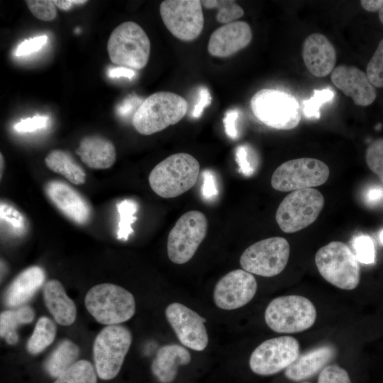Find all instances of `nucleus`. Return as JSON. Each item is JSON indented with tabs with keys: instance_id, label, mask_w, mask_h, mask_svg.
Masks as SVG:
<instances>
[{
	"instance_id": "obj_1",
	"label": "nucleus",
	"mask_w": 383,
	"mask_h": 383,
	"mask_svg": "<svg viewBox=\"0 0 383 383\" xmlns=\"http://www.w3.org/2000/svg\"><path fill=\"white\" fill-rule=\"evenodd\" d=\"M188 109L187 100L170 91H157L143 101L133 114L132 123L140 134L152 135L179 122Z\"/></svg>"
},
{
	"instance_id": "obj_2",
	"label": "nucleus",
	"mask_w": 383,
	"mask_h": 383,
	"mask_svg": "<svg viewBox=\"0 0 383 383\" xmlns=\"http://www.w3.org/2000/svg\"><path fill=\"white\" fill-rule=\"evenodd\" d=\"M200 165L192 155L179 152L159 162L148 177L151 189L162 198L177 197L194 186Z\"/></svg>"
},
{
	"instance_id": "obj_3",
	"label": "nucleus",
	"mask_w": 383,
	"mask_h": 383,
	"mask_svg": "<svg viewBox=\"0 0 383 383\" xmlns=\"http://www.w3.org/2000/svg\"><path fill=\"white\" fill-rule=\"evenodd\" d=\"M85 306L95 320L107 326L118 325L135 313L133 294L113 284L103 283L91 288L84 299Z\"/></svg>"
},
{
	"instance_id": "obj_4",
	"label": "nucleus",
	"mask_w": 383,
	"mask_h": 383,
	"mask_svg": "<svg viewBox=\"0 0 383 383\" xmlns=\"http://www.w3.org/2000/svg\"><path fill=\"white\" fill-rule=\"evenodd\" d=\"M107 51L113 63L132 70H141L150 58V41L140 25L126 21L111 32Z\"/></svg>"
},
{
	"instance_id": "obj_5",
	"label": "nucleus",
	"mask_w": 383,
	"mask_h": 383,
	"mask_svg": "<svg viewBox=\"0 0 383 383\" xmlns=\"http://www.w3.org/2000/svg\"><path fill=\"white\" fill-rule=\"evenodd\" d=\"M315 262L320 274L328 282L344 290L356 288L360 269L355 255L340 241H332L316 253Z\"/></svg>"
},
{
	"instance_id": "obj_6",
	"label": "nucleus",
	"mask_w": 383,
	"mask_h": 383,
	"mask_svg": "<svg viewBox=\"0 0 383 383\" xmlns=\"http://www.w3.org/2000/svg\"><path fill=\"white\" fill-rule=\"evenodd\" d=\"M316 319V309L307 298L286 295L272 299L265 311L268 327L276 333H294L311 328Z\"/></svg>"
},
{
	"instance_id": "obj_7",
	"label": "nucleus",
	"mask_w": 383,
	"mask_h": 383,
	"mask_svg": "<svg viewBox=\"0 0 383 383\" xmlns=\"http://www.w3.org/2000/svg\"><path fill=\"white\" fill-rule=\"evenodd\" d=\"M250 107L255 116L265 125L278 130L296 128L301 120V110L296 99L286 91L265 88L251 99Z\"/></svg>"
},
{
	"instance_id": "obj_8",
	"label": "nucleus",
	"mask_w": 383,
	"mask_h": 383,
	"mask_svg": "<svg viewBox=\"0 0 383 383\" xmlns=\"http://www.w3.org/2000/svg\"><path fill=\"white\" fill-rule=\"evenodd\" d=\"M323 206V196L317 189L309 188L293 191L279 205L275 219L283 232L295 233L313 223Z\"/></svg>"
},
{
	"instance_id": "obj_9",
	"label": "nucleus",
	"mask_w": 383,
	"mask_h": 383,
	"mask_svg": "<svg viewBox=\"0 0 383 383\" xmlns=\"http://www.w3.org/2000/svg\"><path fill=\"white\" fill-rule=\"evenodd\" d=\"M132 342L130 331L120 325L107 326L96 337L94 360L98 376L105 380L119 372Z\"/></svg>"
},
{
	"instance_id": "obj_10",
	"label": "nucleus",
	"mask_w": 383,
	"mask_h": 383,
	"mask_svg": "<svg viewBox=\"0 0 383 383\" xmlns=\"http://www.w3.org/2000/svg\"><path fill=\"white\" fill-rule=\"evenodd\" d=\"M208 221L199 211L184 213L175 223L167 238V255L175 264L190 260L206 237Z\"/></svg>"
},
{
	"instance_id": "obj_11",
	"label": "nucleus",
	"mask_w": 383,
	"mask_h": 383,
	"mask_svg": "<svg viewBox=\"0 0 383 383\" xmlns=\"http://www.w3.org/2000/svg\"><path fill=\"white\" fill-rule=\"evenodd\" d=\"M329 173L327 165L318 159H294L282 163L275 170L271 178V185L280 192L312 188L324 184Z\"/></svg>"
},
{
	"instance_id": "obj_12",
	"label": "nucleus",
	"mask_w": 383,
	"mask_h": 383,
	"mask_svg": "<svg viewBox=\"0 0 383 383\" xmlns=\"http://www.w3.org/2000/svg\"><path fill=\"white\" fill-rule=\"evenodd\" d=\"M289 252V244L285 238L272 237L247 248L240 256V264L243 270L251 274L274 277L287 266Z\"/></svg>"
},
{
	"instance_id": "obj_13",
	"label": "nucleus",
	"mask_w": 383,
	"mask_h": 383,
	"mask_svg": "<svg viewBox=\"0 0 383 383\" xmlns=\"http://www.w3.org/2000/svg\"><path fill=\"white\" fill-rule=\"evenodd\" d=\"M160 13L167 30L180 40L193 41L203 30L201 1L165 0L160 4Z\"/></svg>"
},
{
	"instance_id": "obj_14",
	"label": "nucleus",
	"mask_w": 383,
	"mask_h": 383,
	"mask_svg": "<svg viewBox=\"0 0 383 383\" xmlns=\"http://www.w3.org/2000/svg\"><path fill=\"white\" fill-rule=\"evenodd\" d=\"M298 340L289 335L268 339L252 353L249 365L251 370L261 376H270L287 369L299 356Z\"/></svg>"
},
{
	"instance_id": "obj_15",
	"label": "nucleus",
	"mask_w": 383,
	"mask_h": 383,
	"mask_svg": "<svg viewBox=\"0 0 383 383\" xmlns=\"http://www.w3.org/2000/svg\"><path fill=\"white\" fill-rule=\"evenodd\" d=\"M166 318L180 343L193 350L202 351L209 339L206 319L180 303H172L165 310Z\"/></svg>"
},
{
	"instance_id": "obj_16",
	"label": "nucleus",
	"mask_w": 383,
	"mask_h": 383,
	"mask_svg": "<svg viewBox=\"0 0 383 383\" xmlns=\"http://www.w3.org/2000/svg\"><path fill=\"white\" fill-rule=\"evenodd\" d=\"M257 289L256 279L252 274L242 270H234L216 283L213 291L216 305L224 310L240 308L250 302Z\"/></svg>"
},
{
	"instance_id": "obj_17",
	"label": "nucleus",
	"mask_w": 383,
	"mask_h": 383,
	"mask_svg": "<svg viewBox=\"0 0 383 383\" xmlns=\"http://www.w3.org/2000/svg\"><path fill=\"white\" fill-rule=\"evenodd\" d=\"M331 79L334 85L352 98L357 106H367L377 97L376 88L366 72L355 66L340 65L336 67L331 72Z\"/></svg>"
},
{
	"instance_id": "obj_18",
	"label": "nucleus",
	"mask_w": 383,
	"mask_h": 383,
	"mask_svg": "<svg viewBox=\"0 0 383 383\" xmlns=\"http://www.w3.org/2000/svg\"><path fill=\"white\" fill-rule=\"evenodd\" d=\"M252 38L250 25L242 21L219 27L211 35L208 51L217 57H227L247 47Z\"/></svg>"
},
{
	"instance_id": "obj_19",
	"label": "nucleus",
	"mask_w": 383,
	"mask_h": 383,
	"mask_svg": "<svg viewBox=\"0 0 383 383\" xmlns=\"http://www.w3.org/2000/svg\"><path fill=\"white\" fill-rule=\"evenodd\" d=\"M45 192L52 203L67 218L82 225L88 222L91 209L85 199L73 187L61 181H50Z\"/></svg>"
},
{
	"instance_id": "obj_20",
	"label": "nucleus",
	"mask_w": 383,
	"mask_h": 383,
	"mask_svg": "<svg viewBox=\"0 0 383 383\" xmlns=\"http://www.w3.org/2000/svg\"><path fill=\"white\" fill-rule=\"evenodd\" d=\"M302 57L308 70L314 76L323 77L334 70L336 52L332 43L324 35H309L302 46Z\"/></svg>"
},
{
	"instance_id": "obj_21",
	"label": "nucleus",
	"mask_w": 383,
	"mask_h": 383,
	"mask_svg": "<svg viewBox=\"0 0 383 383\" xmlns=\"http://www.w3.org/2000/svg\"><path fill=\"white\" fill-rule=\"evenodd\" d=\"M332 345H322L301 355L285 369L286 377L294 382L306 379L321 371L335 355Z\"/></svg>"
},
{
	"instance_id": "obj_22",
	"label": "nucleus",
	"mask_w": 383,
	"mask_h": 383,
	"mask_svg": "<svg viewBox=\"0 0 383 383\" xmlns=\"http://www.w3.org/2000/svg\"><path fill=\"white\" fill-rule=\"evenodd\" d=\"M76 152L86 165L96 170L111 167L116 158L114 145L109 139L99 135L84 137Z\"/></svg>"
},
{
	"instance_id": "obj_23",
	"label": "nucleus",
	"mask_w": 383,
	"mask_h": 383,
	"mask_svg": "<svg viewBox=\"0 0 383 383\" xmlns=\"http://www.w3.org/2000/svg\"><path fill=\"white\" fill-rule=\"evenodd\" d=\"M191 359L189 352L184 347L165 345L157 350L151 370L160 382L171 383L177 374L178 367L188 365Z\"/></svg>"
},
{
	"instance_id": "obj_24",
	"label": "nucleus",
	"mask_w": 383,
	"mask_h": 383,
	"mask_svg": "<svg viewBox=\"0 0 383 383\" xmlns=\"http://www.w3.org/2000/svg\"><path fill=\"white\" fill-rule=\"evenodd\" d=\"M43 299L47 309L57 323L69 326L74 323L77 314L75 304L59 281L51 279L45 283Z\"/></svg>"
},
{
	"instance_id": "obj_25",
	"label": "nucleus",
	"mask_w": 383,
	"mask_h": 383,
	"mask_svg": "<svg viewBox=\"0 0 383 383\" xmlns=\"http://www.w3.org/2000/svg\"><path fill=\"white\" fill-rule=\"evenodd\" d=\"M44 280V270L38 266L23 270L9 287L5 296L6 304L17 306L25 304L41 287Z\"/></svg>"
},
{
	"instance_id": "obj_26",
	"label": "nucleus",
	"mask_w": 383,
	"mask_h": 383,
	"mask_svg": "<svg viewBox=\"0 0 383 383\" xmlns=\"http://www.w3.org/2000/svg\"><path fill=\"white\" fill-rule=\"evenodd\" d=\"M45 162L50 170L61 174L72 184L79 185L85 183L84 170L67 152L54 150L45 157Z\"/></svg>"
},
{
	"instance_id": "obj_27",
	"label": "nucleus",
	"mask_w": 383,
	"mask_h": 383,
	"mask_svg": "<svg viewBox=\"0 0 383 383\" xmlns=\"http://www.w3.org/2000/svg\"><path fill=\"white\" fill-rule=\"evenodd\" d=\"M78 346L69 340H62L53 350L45 363L47 372L58 377L70 368L78 358Z\"/></svg>"
},
{
	"instance_id": "obj_28",
	"label": "nucleus",
	"mask_w": 383,
	"mask_h": 383,
	"mask_svg": "<svg viewBox=\"0 0 383 383\" xmlns=\"http://www.w3.org/2000/svg\"><path fill=\"white\" fill-rule=\"evenodd\" d=\"M34 311L29 306H22L14 311H6L0 315V334L9 345L18 340L16 329L18 326L32 322Z\"/></svg>"
},
{
	"instance_id": "obj_29",
	"label": "nucleus",
	"mask_w": 383,
	"mask_h": 383,
	"mask_svg": "<svg viewBox=\"0 0 383 383\" xmlns=\"http://www.w3.org/2000/svg\"><path fill=\"white\" fill-rule=\"evenodd\" d=\"M55 335V323L45 316L40 317L28 341V351L33 355L41 353L53 342Z\"/></svg>"
},
{
	"instance_id": "obj_30",
	"label": "nucleus",
	"mask_w": 383,
	"mask_h": 383,
	"mask_svg": "<svg viewBox=\"0 0 383 383\" xmlns=\"http://www.w3.org/2000/svg\"><path fill=\"white\" fill-rule=\"evenodd\" d=\"M96 374L93 365L87 360L77 361L62 374L54 383H96Z\"/></svg>"
},
{
	"instance_id": "obj_31",
	"label": "nucleus",
	"mask_w": 383,
	"mask_h": 383,
	"mask_svg": "<svg viewBox=\"0 0 383 383\" xmlns=\"http://www.w3.org/2000/svg\"><path fill=\"white\" fill-rule=\"evenodd\" d=\"M119 215L118 228L117 238L127 240L129 235L133 233L132 224L136 221L135 216L138 206V204L129 199L121 201L116 204Z\"/></svg>"
},
{
	"instance_id": "obj_32",
	"label": "nucleus",
	"mask_w": 383,
	"mask_h": 383,
	"mask_svg": "<svg viewBox=\"0 0 383 383\" xmlns=\"http://www.w3.org/2000/svg\"><path fill=\"white\" fill-rule=\"evenodd\" d=\"M201 4L206 9H216V20L221 23L233 22L244 14L243 8L232 0H205L201 1Z\"/></svg>"
},
{
	"instance_id": "obj_33",
	"label": "nucleus",
	"mask_w": 383,
	"mask_h": 383,
	"mask_svg": "<svg viewBox=\"0 0 383 383\" xmlns=\"http://www.w3.org/2000/svg\"><path fill=\"white\" fill-rule=\"evenodd\" d=\"M334 96L335 91L329 87L314 89L313 96L303 102L304 116L308 118H319L320 107L322 104L331 101Z\"/></svg>"
},
{
	"instance_id": "obj_34",
	"label": "nucleus",
	"mask_w": 383,
	"mask_h": 383,
	"mask_svg": "<svg viewBox=\"0 0 383 383\" xmlns=\"http://www.w3.org/2000/svg\"><path fill=\"white\" fill-rule=\"evenodd\" d=\"M365 160L369 169L383 184V138L374 140L366 150Z\"/></svg>"
},
{
	"instance_id": "obj_35",
	"label": "nucleus",
	"mask_w": 383,
	"mask_h": 383,
	"mask_svg": "<svg viewBox=\"0 0 383 383\" xmlns=\"http://www.w3.org/2000/svg\"><path fill=\"white\" fill-rule=\"evenodd\" d=\"M366 74L375 87H383V39L367 64Z\"/></svg>"
},
{
	"instance_id": "obj_36",
	"label": "nucleus",
	"mask_w": 383,
	"mask_h": 383,
	"mask_svg": "<svg viewBox=\"0 0 383 383\" xmlns=\"http://www.w3.org/2000/svg\"><path fill=\"white\" fill-rule=\"evenodd\" d=\"M355 256L361 263L369 265L375 261V249L372 238L367 235H360L353 240Z\"/></svg>"
},
{
	"instance_id": "obj_37",
	"label": "nucleus",
	"mask_w": 383,
	"mask_h": 383,
	"mask_svg": "<svg viewBox=\"0 0 383 383\" xmlns=\"http://www.w3.org/2000/svg\"><path fill=\"white\" fill-rule=\"evenodd\" d=\"M1 221L6 223L8 228L14 234H21L25 231L26 223L23 216L10 205L1 204Z\"/></svg>"
},
{
	"instance_id": "obj_38",
	"label": "nucleus",
	"mask_w": 383,
	"mask_h": 383,
	"mask_svg": "<svg viewBox=\"0 0 383 383\" xmlns=\"http://www.w3.org/2000/svg\"><path fill=\"white\" fill-rule=\"evenodd\" d=\"M26 4L32 14L39 20L52 21L57 16V9L53 1L27 0Z\"/></svg>"
},
{
	"instance_id": "obj_39",
	"label": "nucleus",
	"mask_w": 383,
	"mask_h": 383,
	"mask_svg": "<svg viewBox=\"0 0 383 383\" xmlns=\"http://www.w3.org/2000/svg\"><path fill=\"white\" fill-rule=\"evenodd\" d=\"M318 383H352L348 372L336 364L326 365L321 372Z\"/></svg>"
},
{
	"instance_id": "obj_40",
	"label": "nucleus",
	"mask_w": 383,
	"mask_h": 383,
	"mask_svg": "<svg viewBox=\"0 0 383 383\" xmlns=\"http://www.w3.org/2000/svg\"><path fill=\"white\" fill-rule=\"evenodd\" d=\"M49 123V117L44 115H35L33 117L21 119L16 123L13 128L18 133H30L45 128Z\"/></svg>"
},
{
	"instance_id": "obj_41",
	"label": "nucleus",
	"mask_w": 383,
	"mask_h": 383,
	"mask_svg": "<svg viewBox=\"0 0 383 383\" xmlns=\"http://www.w3.org/2000/svg\"><path fill=\"white\" fill-rule=\"evenodd\" d=\"M48 41L47 35L36 36L25 40L17 47L15 55L16 56L28 55L40 50Z\"/></svg>"
},
{
	"instance_id": "obj_42",
	"label": "nucleus",
	"mask_w": 383,
	"mask_h": 383,
	"mask_svg": "<svg viewBox=\"0 0 383 383\" xmlns=\"http://www.w3.org/2000/svg\"><path fill=\"white\" fill-rule=\"evenodd\" d=\"M249 152L245 145H240L235 150V160L239 165L240 171L245 176L253 174L254 168L248 159Z\"/></svg>"
},
{
	"instance_id": "obj_43",
	"label": "nucleus",
	"mask_w": 383,
	"mask_h": 383,
	"mask_svg": "<svg viewBox=\"0 0 383 383\" xmlns=\"http://www.w3.org/2000/svg\"><path fill=\"white\" fill-rule=\"evenodd\" d=\"M238 111L231 109L226 111L223 118V125L226 133L230 138L235 139L238 136L236 122L238 118Z\"/></svg>"
},
{
	"instance_id": "obj_44",
	"label": "nucleus",
	"mask_w": 383,
	"mask_h": 383,
	"mask_svg": "<svg viewBox=\"0 0 383 383\" xmlns=\"http://www.w3.org/2000/svg\"><path fill=\"white\" fill-rule=\"evenodd\" d=\"M201 192L203 196L206 199H210L217 195L218 192L215 178L210 170H207L203 172Z\"/></svg>"
},
{
	"instance_id": "obj_45",
	"label": "nucleus",
	"mask_w": 383,
	"mask_h": 383,
	"mask_svg": "<svg viewBox=\"0 0 383 383\" xmlns=\"http://www.w3.org/2000/svg\"><path fill=\"white\" fill-rule=\"evenodd\" d=\"M211 102V96L209 91L206 87H201L199 89V100L195 104L192 116L194 118H199L204 111V109L208 106Z\"/></svg>"
},
{
	"instance_id": "obj_46",
	"label": "nucleus",
	"mask_w": 383,
	"mask_h": 383,
	"mask_svg": "<svg viewBox=\"0 0 383 383\" xmlns=\"http://www.w3.org/2000/svg\"><path fill=\"white\" fill-rule=\"evenodd\" d=\"M143 101L139 100L138 97L132 96L125 99L118 107L117 111L121 116H126L131 113L135 106L140 105Z\"/></svg>"
},
{
	"instance_id": "obj_47",
	"label": "nucleus",
	"mask_w": 383,
	"mask_h": 383,
	"mask_svg": "<svg viewBox=\"0 0 383 383\" xmlns=\"http://www.w3.org/2000/svg\"><path fill=\"white\" fill-rule=\"evenodd\" d=\"M110 77H126L132 79L135 75V72L130 68L125 67H113L109 70Z\"/></svg>"
},
{
	"instance_id": "obj_48",
	"label": "nucleus",
	"mask_w": 383,
	"mask_h": 383,
	"mask_svg": "<svg viewBox=\"0 0 383 383\" xmlns=\"http://www.w3.org/2000/svg\"><path fill=\"white\" fill-rule=\"evenodd\" d=\"M56 7L62 11H67L74 6H82L87 4V0H55L53 1Z\"/></svg>"
},
{
	"instance_id": "obj_49",
	"label": "nucleus",
	"mask_w": 383,
	"mask_h": 383,
	"mask_svg": "<svg viewBox=\"0 0 383 383\" xmlns=\"http://www.w3.org/2000/svg\"><path fill=\"white\" fill-rule=\"evenodd\" d=\"M360 4L367 11H379L383 8V0H362Z\"/></svg>"
},
{
	"instance_id": "obj_50",
	"label": "nucleus",
	"mask_w": 383,
	"mask_h": 383,
	"mask_svg": "<svg viewBox=\"0 0 383 383\" xmlns=\"http://www.w3.org/2000/svg\"><path fill=\"white\" fill-rule=\"evenodd\" d=\"M383 199V189L380 187H373L367 194V199L369 202H378Z\"/></svg>"
},
{
	"instance_id": "obj_51",
	"label": "nucleus",
	"mask_w": 383,
	"mask_h": 383,
	"mask_svg": "<svg viewBox=\"0 0 383 383\" xmlns=\"http://www.w3.org/2000/svg\"><path fill=\"white\" fill-rule=\"evenodd\" d=\"M379 18L380 22L383 24V8L379 11Z\"/></svg>"
},
{
	"instance_id": "obj_52",
	"label": "nucleus",
	"mask_w": 383,
	"mask_h": 383,
	"mask_svg": "<svg viewBox=\"0 0 383 383\" xmlns=\"http://www.w3.org/2000/svg\"><path fill=\"white\" fill-rule=\"evenodd\" d=\"M379 238L380 243L383 245V230L379 233Z\"/></svg>"
},
{
	"instance_id": "obj_53",
	"label": "nucleus",
	"mask_w": 383,
	"mask_h": 383,
	"mask_svg": "<svg viewBox=\"0 0 383 383\" xmlns=\"http://www.w3.org/2000/svg\"><path fill=\"white\" fill-rule=\"evenodd\" d=\"M302 383H310V382H302Z\"/></svg>"
}]
</instances>
